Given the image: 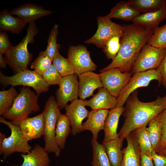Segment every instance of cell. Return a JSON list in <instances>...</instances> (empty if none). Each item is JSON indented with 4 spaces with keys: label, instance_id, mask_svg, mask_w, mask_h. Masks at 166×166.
Here are the masks:
<instances>
[{
    "label": "cell",
    "instance_id": "obj_32",
    "mask_svg": "<svg viewBox=\"0 0 166 166\" xmlns=\"http://www.w3.org/2000/svg\"><path fill=\"white\" fill-rule=\"evenodd\" d=\"M56 69L63 77L75 74L73 68L68 58H65L57 53L52 61Z\"/></svg>",
    "mask_w": 166,
    "mask_h": 166
},
{
    "label": "cell",
    "instance_id": "obj_4",
    "mask_svg": "<svg viewBox=\"0 0 166 166\" xmlns=\"http://www.w3.org/2000/svg\"><path fill=\"white\" fill-rule=\"evenodd\" d=\"M19 91L11 107L2 116L11 120L13 124L18 125L29 114L40 109L38 103V96L29 87L23 86Z\"/></svg>",
    "mask_w": 166,
    "mask_h": 166
},
{
    "label": "cell",
    "instance_id": "obj_27",
    "mask_svg": "<svg viewBox=\"0 0 166 166\" xmlns=\"http://www.w3.org/2000/svg\"><path fill=\"white\" fill-rule=\"evenodd\" d=\"M69 120L65 114L61 113L58 117L55 129L56 143L61 150H63L67 137L72 131Z\"/></svg>",
    "mask_w": 166,
    "mask_h": 166
},
{
    "label": "cell",
    "instance_id": "obj_36",
    "mask_svg": "<svg viewBox=\"0 0 166 166\" xmlns=\"http://www.w3.org/2000/svg\"><path fill=\"white\" fill-rule=\"evenodd\" d=\"M148 44L159 48H166V24L154 29Z\"/></svg>",
    "mask_w": 166,
    "mask_h": 166
},
{
    "label": "cell",
    "instance_id": "obj_14",
    "mask_svg": "<svg viewBox=\"0 0 166 166\" xmlns=\"http://www.w3.org/2000/svg\"><path fill=\"white\" fill-rule=\"evenodd\" d=\"M85 106L84 101L77 99L67 105L64 108L65 114L70 121L73 135H76L81 132L82 121L87 117L89 112Z\"/></svg>",
    "mask_w": 166,
    "mask_h": 166
},
{
    "label": "cell",
    "instance_id": "obj_1",
    "mask_svg": "<svg viewBox=\"0 0 166 166\" xmlns=\"http://www.w3.org/2000/svg\"><path fill=\"white\" fill-rule=\"evenodd\" d=\"M121 39V46L116 57L100 73L112 68L119 69L123 72L132 71L133 66L144 45L154 29L133 24L124 25Z\"/></svg>",
    "mask_w": 166,
    "mask_h": 166
},
{
    "label": "cell",
    "instance_id": "obj_43",
    "mask_svg": "<svg viewBox=\"0 0 166 166\" xmlns=\"http://www.w3.org/2000/svg\"><path fill=\"white\" fill-rule=\"evenodd\" d=\"M140 166H155L151 156L141 150Z\"/></svg>",
    "mask_w": 166,
    "mask_h": 166
},
{
    "label": "cell",
    "instance_id": "obj_25",
    "mask_svg": "<svg viewBox=\"0 0 166 166\" xmlns=\"http://www.w3.org/2000/svg\"><path fill=\"white\" fill-rule=\"evenodd\" d=\"M124 139L119 136L103 143L111 166H121L123 154L121 149Z\"/></svg>",
    "mask_w": 166,
    "mask_h": 166
},
{
    "label": "cell",
    "instance_id": "obj_16",
    "mask_svg": "<svg viewBox=\"0 0 166 166\" xmlns=\"http://www.w3.org/2000/svg\"><path fill=\"white\" fill-rule=\"evenodd\" d=\"M78 95L80 99L84 101L93 95L96 89L103 87L100 74L93 71L83 73L78 76Z\"/></svg>",
    "mask_w": 166,
    "mask_h": 166
},
{
    "label": "cell",
    "instance_id": "obj_19",
    "mask_svg": "<svg viewBox=\"0 0 166 166\" xmlns=\"http://www.w3.org/2000/svg\"><path fill=\"white\" fill-rule=\"evenodd\" d=\"M84 101L85 106H89L93 110L111 109L116 107L117 105V98L103 87L99 89L91 99Z\"/></svg>",
    "mask_w": 166,
    "mask_h": 166
},
{
    "label": "cell",
    "instance_id": "obj_15",
    "mask_svg": "<svg viewBox=\"0 0 166 166\" xmlns=\"http://www.w3.org/2000/svg\"><path fill=\"white\" fill-rule=\"evenodd\" d=\"M19 126L25 138L29 141L41 138L43 136L45 120L43 113L22 121Z\"/></svg>",
    "mask_w": 166,
    "mask_h": 166
},
{
    "label": "cell",
    "instance_id": "obj_38",
    "mask_svg": "<svg viewBox=\"0 0 166 166\" xmlns=\"http://www.w3.org/2000/svg\"><path fill=\"white\" fill-rule=\"evenodd\" d=\"M41 76L49 86L56 85H59L62 78L53 64Z\"/></svg>",
    "mask_w": 166,
    "mask_h": 166
},
{
    "label": "cell",
    "instance_id": "obj_45",
    "mask_svg": "<svg viewBox=\"0 0 166 166\" xmlns=\"http://www.w3.org/2000/svg\"><path fill=\"white\" fill-rule=\"evenodd\" d=\"M158 154L160 155L166 156V147Z\"/></svg>",
    "mask_w": 166,
    "mask_h": 166
},
{
    "label": "cell",
    "instance_id": "obj_3",
    "mask_svg": "<svg viewBox=\"0 0 166 166\" xmlns=\"http://www.w3.org/2000/svg\"><path fill=\"white\" fill-rule=\"evenodd\" d=\"M38 31L35 21L30 22L26 36L17 45H11L5 53L4 58L6 62L15 73L27 69L32 57L28 51L27 45L34 43V37Z\"/></svg>",
    "mask_w": 166,
    "mask_h": 166
},
{
    "label": "cell",
    "instance_id": "obj_2",
    "mask_svg": "<svg viewBox=\"0 0 166 166\" xmlns=\"http://www.w3.org/2000/svg\"><path fill=\"white\" fill-rule=\"evenodd\" d=\"M136 90L129 97L123 113L124 124L118 136L124 140L134 130L148 124L149 122L166 109V95L155 100L145 102L139 99Z\"/></svg>",
    "mask_w": 166,
    "mask_h": 166
},
{
    "label": "cell",
    "instance_id": "obj_24",
    "mask_svg": "<svg viewBox=\"0 0 166 166\" xmlns=\"http://www.w3.org/2000/svg\"><path fill=\"white\" fill-rule=\"evenodd\" d=\"M26 23L22 19L12 16L7 8L0 13V29L5 31H9L12 33H20L25 27Z\"/></svg>",
    "mask_w": 166,
    "mask_h": 166
},
{
    "label": "cell",
    "instance_id": "obj_33",
    "mask_svg": "<svg viewBox=\"0 0 166 166\" xmlns=\"http://www.w3.org/2000/svg\"><path fill=\"white\" fill-rule=\"evenodd\" d=\"M147 130L152 147L156 152L160 144L162 136L160 124L156 117L148 123Z\"/></svg>",
    "mask_w": 166,
    "mask_h": 166
},
{
    "label": "cell",
    "instance_id": "obj_17",
    "mask_svg": "<svg viewBox=\"0 0 166 166\" xmlns=\"http://www.w3.org/2000/svg\"><path fill=\"white\" fill-rule=\"evenodd\" d=\"M9 11L12 15L17 16L26 24L35 21L52 13L51 10L45 9L42 6L31 3L22 5Z\"/></svg>",
    "mask_w": 166,
    "mask_h": 166
},
{
    "label": "cell",
    "instance_id": "obj_22",
    "mask_svg": "<svg viewBox=\"0 0 166 166\" xmlns=\"http://www.w3.org/2000/svg\"><path fill=\"white\" fill-rule=\"evenodd\" d=\"M124 111L123 107H116L109 111L105 122L104 137L102 143L115 139L118 136L117 131L119 121Z\"/></svg>",
    "mask_w": 166,
    "mask_h": 166
},
{
    "label": "cell",
    "instance_id": "obj_40",
    "mask_svg": "<svg viewBox=\"0 0 166 166\" xmlns=\"http://www.w3.org/2000/svg\"><path fill=\"white\" fill-rule=\"evenodd\" d=\"M7 33L4 31H0V53H5L11 46Z\"/></svg>",
    "mask_w": 166,
    "mask_h": 166
},
{
    "label": "cell",
    "instance_id": "obj_8",
    "mask_svg": "<svg viewBox=\"0 0 166 166\" xmlns=\"http://www.w3.org/2000/svg\"><path fill=\"white\" fill-rule=\"evenodd\" d=\"M153 80L157 81L159 85L161 84V77L157 69L133 74L117 98V107H123L132 93L137 89L147 86Z\"/></svg>",
    "mask_w": 166,
    "mask_h": 166
},
{
    "label": "cell",
    "instance_id": "obj_42",
    "mask_svg": "<svg viewBox=\"0 0 166 166\" xmlns=\"http://www.w3.org/2000/svg\"><path fill=\"white\" fill-rule=\"evenodd\" d=\"M151 157L155 166H166V156L159 154L155 152Z\"/></svg>",
    "mask_w": 166,
    "mask_h": 166
},
{
    "label": "cell",
    "instance_id": "obj_26",
    "mask_svg": "<svg viewBox=\"0 0 166 166\" xmlns=\"http://www.w3.org/2000/svg\"><path fill=\"white\" fill-rule=\"evenodd\" d=\"M141 13L131 6L127 2L121 1L111 10L106 16L109 19L116 18L127 21H132Z\"/></svg>",
    "mask_w": 166,
    "mask_h": 166
},
{
    "label": "cell",
    "instance_id": "obj_18",
    "mask_svg": "<svg viewBox=\"0 0 166 166\" xmlns=\"http://www.w3.org/2000/svg\"><path fill=\"white\" fill-rule=\"evenodd\" d=\"M125 138L127 145L122 149L123 156L121 166H140L141 151L135 136L131 132Z\"/></svg>",
    "mask_w": 166,
    "mask_h": 166
},
{
    "label": "cell",
    "instance_id": "obj_30",
    "mask_svg": "<svg viewBox=\"0 0 166 166\" xmlns=\"http://www.w3.org/2000/svg\"><path fill=\"white\" fill-rule=\"evenodd\" d=\"M132 132L135 136L140 150L151 156L152 153L156 151L152 147L149 137L146 126L139 128Z\"/></svg>",
    "mask_w": 166,
    "mask_h": 166
},
{
    "label": "cell",
    "instance_id": "obj_46",
    "mask_svg": "<svg viewBox=\"0 0 166 166\" xmlns=\"http://www.w3.org/2000/svg\"><path fill=\"white\" fill-rule=\"evenodd\" d=\"M17 166V165H10V166Z\"/></svg>",
    "mask_w": 166,
    "mask_h": 166
},
{
    "label": "cell",
    "instance_id": "obj_28",
    "mask_svg": "<svg viewBox=\"0 0 166 166\" xmlns=\"http://www.w3.org/2000/svg\"><path fill=\"white\" fill-rule=\"evenodd\" d=\"M127 2L132 7L143 13L159 10L166 6L165 0H129Z\"/></svg>",
    "mask_w": 166,
    "mask_h": 166
},
{
    "label": "cell",
    "instance_id": "obj_29",
    "mask_svg": "<svg viewBox=\"0 0 166 166\" xmlns=\"http://www.w3.org/2000/svg\"><path fill=\"white\" fill-rule=\"evenodd\" d=\"M91 144L93 148L92 166H111L104 145L99 144L97 139L93 137Z\"/></svg>",
    "mask_w": 166,
    "mask_h": 166
},
{
    "label": "cell",
    "instance_id": "obj_23",
    "mask_svg": "<svg viewBox=\"0 0 166 166\" xmlns=\"http://www.w3.org/2000/svg\"><path fill=\"white\" fill-rule=\"evenodd\" d=\"M166 19V6L156 10L140 14L132 21L134 24L154 29Z\"/></svg>",
    "mask_w": 166,
    "mask_h": 166
},
{
    "label": "cell",
    "instance_id": "obj_44",
    "mask_svg": "<svg viewBox=\"0 0 166 166\" xmlns=\"http://www.w3.org/2000/svg\"><path fill=\"white\" fill-rule=\"evenodd\" d=\"M7 64L2 54L0 53V67L1 68H5Z\"/></svg>",
    "mask_w": 166,
    "mask_h": 166
},
{
    "label": "cell",
    "instance_id": "obj_41",
    "mask_svg": "<svg viewBox=\"0 0 166 166\" xmlns=\"http://www.w3.org/2000/svg\"><path fill=\"white\" fill-rule=\"evenodd\" d=\"M157 69L161 77V84L166 88V51L162 61Z\"/></svg>",
    "mask_w": 166,
    "mask_h": 166
},
{
    "label": "cell",
    "instance_id": "obj_11",
    "mask_svg": "<svg viewBox=\"0 0 166 166\" xmlns=\"http://www.w3.org/2000/svg\"><path fill=\"white\" fill-rule=\"evenodd\" d=\"M67 57L75 74L78 76L96 69L97 66L92 60L90 52L83 45L70 46L68 49Z\"/></svg>",
    "mask_w": 166,
    "mask_h": 166
},
{
    "label": "cell",
    "instance_id": "obj_39",
    "mask_svg": "<svg viewBox=\"0 0 166 166\" xmlns=\"http://www.w3.org/2000/svg\"><path fill=\"white\" fill-rule=\"evenodd\" d=\"M156 117L160 124L162 132L160 142L156 151L158 154L166 147V109Z\"/></svg>",
    "mask_w": 166,
    "mask_h": 166
},
{
    "label": "cell",
    "instance_id": "obj_35",
    "mask_svg": "<svg viewBox=\"0 0 166 166\" xmlns=\"http://www.w3.org/2000/svg\"><path fill=\"white\" fill-rule=\"evenodd\" d=\"M122 33L113 36L105 44L103 51L107 58L113 60L118 53L121 46V39Z\"/></svg>",
    "mask_w": 166,
    "mask_h": 166
},
{
    "label": "cell",
    "instance_id": "obj_21",
    "mask_svg": "<svg viewBox=\"0 0 166 166\" xmlns=\"http://www.w3.org/2000/svg\"><path fill=\"white\" fill-rule=\"evenodd\" d=\"M44 147L35 144L26 154H21L23 162L20 166H49L50 160Z\"/></svg>",
    "mask_w": 166,
    "mask_h": 166
},
{
    "label": "cell",
    "instance_id": "obj_12",
    "mask_svg": "<svg viewBox=\"0 0 166 166\" xmlns=\"http://www.w3.org/2000/svg\"><path fill=\"white\" fill-rule=\"evenodd\" d=\"M103 87L113 96L117 98L132 74V72H123L119 69L112 68L99 74Z\"/></svg>",
    "mask_w": 166,
    "mask_h": 166
},
{
    "label": "cell",
    "instance_id": "obj_9",
    "mask_svg": "<svg viewBox=\"0 0 166 166\" xmlns=\"http://www.w3.org/2000/svg\"><path fill=\"white\" fill-rule=\"evenodd\" d=\"M166 48H159L145 44L137 58L132 70V74L156 69L162 61Z\"/></svg>",
    "mask_w": 166,
    "mask_h": 166
},
{
    "label": "cell",
    "instance_id": "obj_5",
    "mask_svg": "<svg viewBox=\"0 0 166 166\" xmlns=\"http://www.w3.org/2000/svg\"><path fill=\"white\" fill-rule=\"evenodd\" d=\"M53 96L49 97L45 102L42 113L45 120L43 136L44 148L48 153H53L56 157L60 154L61 149L55 139V129L57 120L61 113Z\"/></svg>",
    "mask_w": 166,
    "mask_h": 166
},
{
    "label": "cell",
    "instance_id": "obj_7",
    "mask_svg": "<svg viewBox=\"0 0 166 166\" xmlns=\"http://www.w3.org/2000/svg\"><path fill=\"white\" fill-rule=\"evenodd\" d=\"M0 122L8 126L11 131L10 135L6 137L0 145V154L3 155L4 160L14 152L26 154L31 150L32 147L23 136L19 125L6 121L3 117H0Z\"/></svg>",
    "mask_w": 166,
    "mask_h": 166
},
{
    "label": "cell",
    "instance_id": "obj_31",
    "mask_svg": "<svg viewBox=\"0 0 166 166\" xmlns=\"http://www.w3.org/2000/svg\"><path fill=\"white\" fill-rule=\"evenodd\" d=\"M19 93L13 86L0 91V115L2 116L11 107Z\"/></svg>",
    "mask_w": 166,
    "mask_h": 166
},
{
    "label": "cell",
    "instance_id": "obj_13",
    "mask_svg": "<svg viewBox=\"0 0 166 166\" xmlns=\"http://www.w3.org/2000/svg\"><path fill=\"white\" fill-rule=\"evenodd\" d=\"M77 75H73L62 77L57 90V102L60 110L64 108L69 101L77 99L79 83Z\"/></svg>",
    "mask_w": 166,
    "mask_h": 166
},
{
    "label": "cell",
    "instance_id": "obj_37",
    "mask_svg": "<svg viewBox=\"0 0 166 166\" xmlns=\"http://www.w3.org/2000/svg\"><path fill=\"white\" fill-rule=\"evenodd\" d=\"M52 60L45 51L39 53L37 58L31 64V68L42 75L52 65Z\"/></svg>",
    "mask_w": 166,
    "mask_h": 166
},
{
    "label": "cell",
    "instance_id": "obj_20",
    "mask_svg": "<svg viewBox=\"0 0 166 166\" xmlns=\"http://www.w3.org/2000/svg\"><path fill=\"white\" fill-rule=\"evenodd\" d=\"M108 109L93 110L89 112L87 119L82 124L81 132L90 131L93 137L97 140L99 132L104 129L105 120L108 114Z\"/></svg>",
    "mask_w": 166,
    "mask_h": 166
},
{
    "label": "cell",
    "instance_id": "obj_34",
    "mask_svg": "<svg viewBox=\"0 0 166 166\" xmlns=\"http://www.w3.org/2000/svg\"><path fill=\"white\" fill-rule=\"evenodd\" d=\"M58 33V25L55 24L51 29L47 40V45L45 51L52 60L59 52L60 45L57 44V38Z\"/></svg>",
    "mask_w": 166,
    "mask_h": 166
},
{
    "label": "cell",
    "instance_id": "obj_6",
    "mask_svg": "<svg viewBox=\"0 0 166 166\" xmlns=\"http://www.w3.org/2000/svg\"><path fill=\"white\" fill-rule=\"evenodd\" d=\"M0 83L4 86L23 85L32 88L38 95L47 92L49 86L41 75L34 70L27 69L18 72L10 76H6L0 72Z\"/></svg>",
    "mask_w": 166,
    "mask_h": 166
},
{
    "label": "cell",
    "instance_id": "obj_10",
    "mask_svg": "<svg viewBox=\"0 0 166 166\" xmlns=\"http://www.w3.org/2000/svg\"><path fill=\"white\" fill-rule=\"evenodd\" d=\"M98 27L96 32L85 43L93 44L99 48L104 47L107 41L113 36L122 34L123 27L111 21L106 15L97 16V18Z\"/></svg>",
    "mask_w": 166,
    "mask_h": 166
}]
</instances>
